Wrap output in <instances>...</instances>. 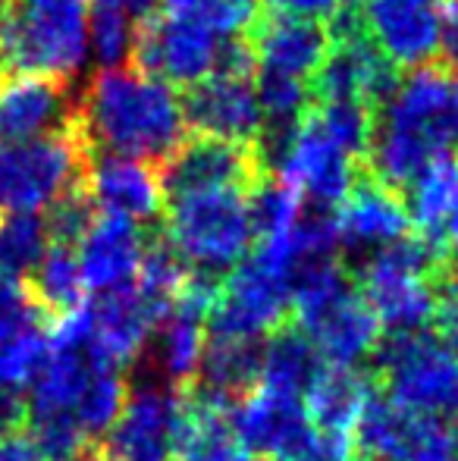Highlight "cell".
Masks as SVG:
<instances>
[{"label": "cell", "mask_w": 458, "mask_h": 461, "mask_svg": "<svg viewBox=\"0 0 458 461\" xmlns=\"http://www.w3.org/2000/svg\"><path fill=\"white\" fill-rule=\"evenodd\" d=\"M76 132L88 154L160 167L185 141L183 101L135 67L101 69L76 101Z\"/></svg>", "instance_id": "1"}, {"label": "cell", "mask_w": 458, "mask_h": 461, "mask_svg": "<svg viewBox=\"0 0 458 461\" xmlns=\"http://www.w3.org/2000/svg\"><path fill=\"white\" fill-rule=\"evenodd\" d=\"M458 139V86L436 67L409 69L380 101L373 120V176L386 188H409L430 160L449 154Z\"/></svg>", "instance_id": "2"}, {"label": "cell", "mask_w": 458, "mask_h": 461, "mask_svg": "<svg viewBox=\"0 0 458 461\" xmlns=\"http://www.w3.org/2000/svg\"><path fill=\"white\" fill-rule=\"evenodd\" d=\"M85 57V0H0V76L69 82Z\"/></svg>", "instance_id": "3"}, {"label": "cell", "mask_w": 458, "mask_h": 461, "mask_svg": "<svg viewBox=\"0 0 458 461\" xmlns=\"http://www.w3.org/2000/svg\"><path fill=\"white\" fill-rule=\"evenodd\" d=\"M292 311L295 327L337 367H358L383 339V327L339 261L295 270Z\"/></svg>", "instance_id": "4"}, {"label": "cell", "mask_w": 458, "mask_h": 461, "mask_svg": "<svg viewBox=\"0 0 458 461\" xmlns=\"http://www.w3.org/2000/svg\"><path fill=\"white\" fill-rule=\"evenodd\" d=\"M166 242L176 249L192 274L227 279L255 242L248 217V192L214 188V192L176 194L164 201Z\"/></svg>", "instance_id": "5"}, {"label": "cell", "mask_w": 458, "mask_h": 461, "mask_svg": "<svg viewBox=\"0 0 458 461\" xmlns=\"http://www.w3.org/2000/svg\"><path fill=\"white\" fill-rule=\"evenodd\" d=\"M371 380L392 405L458 424V355L430 330L386 333L371 355Z\"/></svg>", "instance_id": "6"}, {"label": "cell", "mask_w": 458, "mask_h": 461, "mask_svg": "<svg viewBox=\"0 0 458 461\" xmlns=\"http://www.w3.org/2000/svg\"><path fill=\"white\" fill-rule=\"evenodd\" d=\"M440 279V251L418 236L364 258L358 267V292L386 333H421L434 323Z\"/></svg>", "instance_id": "7"}, {"label": "cell", "mask_w": 458, "mask_h": 461, "mask_svg": "<svg viewBox=\"0 0 458 461\" xmlns=\"http://www.w3.org/2000/svg\"><path fill=\"white\" fill-rule=\"evenodd\" d=\"M88 148L76 126L29 141H0V217L50 211L82 188Z\"/></svg>", "instance_id": "8"}, {"label": "cell", "mask_w": 458, "mask_h": 461, "mask_svg": "<svg viewBox=\"0 0 458 461\" xmlns=\"http://www.w3.org/2000/svg\"><path fill=\"white\" fill-rule=\"evenodd\" d=\"M289 311H292V274L286 261L276 258V251L257 245L255 255L220 283L208 327L211 336L261 342V336H270L286 323Z\"/></svg>", "instance_id": "9"}, {"label": "cell", "mask_w": 458, "mask_h": 461, "mask_svg": "<svg viewBox=\"0 0 458 461\" xmlns=\"http://www.w3.org/2000/svg\"><path fill=\"white\" fill-rule=\"evenodd\" d=\"M355 164L358 160L343 145H337L314 110H308L305 120L283 139V145L267 160V173L292 188L308 207L327 211L343 204V198L358 183Z\"/></svg>", "instance_id": "10"}, {"label": "cell", "mask_w": 458, "mask_h": 461, "mask_svg": "<svg viewBox=\"0 0 458 461\" xmlns=\"http://www.w3.org/2000/svg\"><path fill=\"white\" fill-rule=\"evenodd\" d=\"M220 35L189 16H148L135 35L132 67L164 86L192 88L211 79L220 67Z\"/></svg>", "instance_id": "11"}, {"label": "cell", "mask_w": 458, "mask_h": 461, "mask_svg": "<svg viewBox=\"0 0 458 461\" xmlns=\"http://www.w3.org/2000/svg\"><path fill=\"white\" fill-rule=\"evenodd\" d=\"M352 449L361 461H458V424L405 411L373 393L352 433Z\"/></svg>", "instance_id": "12"}, {"label": "cell", "mask_w": 458, "mask_h": 461, "mask_svg": "<svg viewBox=\"0 0 458 461\" xmlns=\"http://www.w3.org/2000/svg\"><path fill=\"white\" fill-rule=\"evenodd\" d=\"M364 38L390 67L421 69L440 54L446 0H355Z\"/></svg>", "instance_id": "13"}, {"label": "cell", "mask_w": 458, "mask_h": 461, "mask_svg": "<svg viewBox=\"0 0 458 461\" xmlns=\"http://www.w3.org/2000/svg\"><path fill=\"white\" fill-rule=\"evenodd\" d=\"M164 201L176 194L214 192V188H242L251 192L264 176H270L257 145H238L220 139H185L164 164L157 167Z\"/></svg>", "instance_id": "14"}, {"label": "cell", "mask_w": 458, "mask_h": 461, "mask_svg": "<svg viewBox=\"0 0 458 461\" xmlns=\"http://www.w3.org/2000/svg\"><path fill=\"white\" fill-rule=\"evenodd\" d=\"M183 393L157 380H145L129 389L120 420L101 443L111 461H176Z\"/></svg>", "instance_id": "15"}, {"label": "cell", "mask_w": 458, "mask_h": 461, "mask_svg": "<svg viewBox=\"0 0 458 461\" xmlns=\"http://www.w3.org/2000/svg\"><path fill=\"white\" fill-rule=\"evenodd\" d=\"M183 113L204 139L257 145L264 132V110L257 101L255 73H214L211 79L185 88Z\"/></svg>", "instance_id": "16"}, {"label": "cell", "mask_w": 458, "mask_h": 461, "mask_svg": "<svg viewBox=\"0 0 458 461\" xmlns=\"http://www.w3.org/2000/svg\"><path fill=\"white\" fill-rule=\"evenodd\" d=\"M82 188L94 211L135 226H148L164 211V188H160L157 167L132 158L88 154Z\"/></svg>", "instance_id": "17"}, {"label": "cell", "mask_w": 458, "mask_h": 461, "mask_svg": "<svg viewBox=\"0 0 458 461\" xmlns=\"http://www.w3.org/2000/svg\"><path fill=\"white\" fill-rule=\"evenodd\" d=\"M251 50H255L257 73L283 76L311 86L314 76L320 73L327 54H330V32L311 19L292 16H267L257 19V25L248 35Z\"/></svg>", "instance_id": "18"}, {"label": "cell", "mask_w": 458, "mask_h": 461, "mask_svg": "<svg viewBox=\"0 0 458 461\" xmlns=\"http://www.w3.org/2000/svg\"><path fill=\"white\" fill-rule=\"evenodd\" d=\"M411 217L405 201L377 179L355 183L337 213L339 249L371 258L409 239Z\"/></svg>", "instance_id": "19"}, {"label": "cell", "mask_w": 458, "mask_h": 461, "mask_svg": "<svg viewBox=\"0 0 458 461\" xmlns=\"http://www.w3.org/2000/svg\"><path fill=\"white\" fill-rule=\"evenodd\" d=\"M76 97L60 79H13L0 88V141H29L69 132Z\"/></svg>", "instance_id": "20"}, {"label": "cell", "mask_w": 458, "mask_h": 461, "mask_svg": "<svg viewBox=\"0 0 458 461\" xmlns=\"http://www.w3.org/2000/svg\"><path fill=\"white\" fill-rule=\"evenodd\" d=\"M330 54L311 82V92L320 97V104L352 101L367 107V101H383L396 76L390 63L373 50V44L364 35L330 38Z\"/></svg>", "instance_id": "21"}, {"label": "cell", "mask_w": 458, "mask_h": 461, "mask_svg": "<svg viewBox=\"0 0 458 461\" xmlns=\"http://www.w3.org/2000/svg\"><path fill=\"white\" fill-rule=\"evenodd\" d=\"M145 242L148 236L135 223L113 217L94 220L88 236L76 245V258H79L85 289H94L98 295L129 289L139 279Z\"/></svg>", "instance_id": "22"}, {"label": "cell", "mask_w": 458, "mask_h": 461, "mask_svg": "<svg viewBox=\"0 0 458 461\" xmlns=\"http://www.w3.org/2000/svg\"><path fill=\"white\" fill-rule=\"evenodd\" d=\"M85 317L94 348L113 367L135 365L157 327V314L135 289L101 295L94 304H85Z\"/></svg>", "instance_id": "23"}, {"label": "cell", "mask_w": 458, "mask_h": 461, "mask_svg": "<svg viewBox=\"0 0 458 461\" xmlns=\"http://www.w3.org/2000/svg\"><path fill=\"white\" fill-rule=\"evenodd\" d=\"M176 461H248L232 427V405L192 386L183 393Z\"/></svg>", "instance_id": "24"}, {"label": "cell", "mask_w": 458, "mask_h": 461, "mask_svg": "<svg viewBox=\"0 0 458 461\" xmlns=\"http://www.w3.org/2000/svg\"><path fill=\"white\" fill-rule=\"evenodd\" d=\"M204 317L185 304H173L154 327V374L157 383L170 386L173 393H185L198 383V367L208 346Z\"/></svg>", "instance_id": "25"}, {"label": "cell", "mask_w": 458, "mask_h": 461, "mask_svg": "<svg viewBox=\"0 0 458 461\" xmlns=\"http://www.w3.org/2000/svg\"><path fill=\"white\" fill-rule=\"evenodd\" d=\"M371 395H373L371 374H364L358 367L324 365V370H320L318 380L311 383V389L305 395V411L314 420V427L352 439L358 418Z\"/></svg>", "instance_id": "26"}, {"label": "cell", "mask_w": 458, "mask_h": 461, "mask_svg": "<svg viewBox=\"0 0 458 461\" xmlns=\"http://www.w3.org/2000/svg\"><path fill=\"white\" fill-rule=\"evenodd\" d=\"M320 370H324V358L318 355L314 342L295 323H283L264 342L261 383L257 386L305 402L308 389L318 380Z\"/></svg>", "instance_id": "27"}, {"label": "cell", "mask_w": 458, "mask_h": 461, "mask_svg": "<svg viewBox=\"0 0 458 461\" xmlns=\"http://www.w3.org/2000/svg\"><path fill=\"white\" fill-rule=\"evenodd\" d=\"M261 355L264 346L255 339H223L211 336L204 346V358L198 367V389L214 399L236 405L242 395L261 383Z\"/></svg>", "instance_id": "28"}, {"label": "cell", "mask_w": 458, "mask_h": 461, "mask_svg": "<svg viewBox=\"0 0 458 461\" xmlns=\"http://www.w3.org/2000/svg\"><path fill=\"white\" fill-rule=\"evenodd\" d=\"M29 292L50 327L85 308V279H82L76 249L50 242L48 255L29 276Z\"/></svg>", "instance_id": "29"}, {"label": "cell", "mask_w": 458, "mask_h": 461, "mask_svg": "<svg viewBox=\"0 0 458 461\" xmlns=\"http://www.w3.org/2000/svg\"><path fill=\"white\" fill-rule=\"evenodd\" d=\"M405 192H409L405 207H409L411 223L421 230L424 242H430L436 249L440 230L458 198V158L455 154H443V158L430 160Z\"/></svg>", "instance_id": "30"}, {"label": "cell", "mask_w": 458, "mask_h": 461, "mask_svg": "<svg viewBox=\"0 0 458 461\" xmlns=\"http://www.w3.org/2000/svg\"><path fill=\"white\" fill-rule=\"evenodd\" d=\"M50 249V232L38 213L0 217V279L25 283Z\"/></svg>", "instance_id": "31"}, {"label": "cell", "mask_w": 458, "mask_h": 461, "mask_svg": "<svg viewBox=\"0 0 458 461\" xmlns=\"http://www.w3.org/2000/svg\"><path fill=\"white\" fill-rule=\"evenodd\" d=\"M145 23V19H141ZM132 16L116 10H104V6H92V19H88V48L94 50L104 69L116 67H132L135 54V35H139V25Z\"/></svg>", "instance_id": "32"}, {"label": "cell", "mask_w": 458, "mask_h": 461, "mask_svg": "<svg viewBox=\"0 0 458 461\" xmlns=\"http://www.w3.org/2000/svg\"><path fill=\"white\" fill-rule=\"evenodd\" d=\"M48 348L50 336L44 327L31 330L13 342H4L0 346V389H13V393L31 389L35 376L41 374L44 361H48Z\"/></svg>", "instance_id": "33"}, {"label": "cell", "mask_w": 458, "mask_h": 461, "mask_svg": "<svg viewBox=\"0 0 458 461\" xmlns=\"http://www.w3.org/2000/svg\"><path fill=\"white\" fill-rule=\"evenodd\" d=\"M314 116H318L320 126L330 132V139L337 141V145H343L355 160L364 158L367 145H371V132H373V120L364 104L327 101L314 107Z\"/></svg>", "instance_id": "34"}, {"label": "cell", "mask_w": 458, "mask_h": 461, "mask_svg": "<svg viewBox=\"0 0 458 461\" xmlns=\"http://www.w3.org/2000/svg\"><path fill=\"white\" fill-rule=\"evenodd\" d=\"M94 204L88 201L85 188H76L69 192L63 201H57L54 207L48 211L44 223H48V232H50V242L54 245H67V249H76L82 239L88 236V230L94 226Z\"/></svg>", "instance_id": "35"}, {"label": "cell", "mask_w": 458, "mask_h": 461, "mask_svg": "<svg viewBox=\"0 0 458 461\" xmlns=\"http://www.w3.org/2000/svg\"><path fill=\"white\" fill-rule=\"evenodd\" d=\"M44 321H48V317H44L41 308L35 304L29 285L0 279V346L31 333V330H38Z\"/></svg>", "instance_id": "36"}, {"label": "cell", "mask_w": 458, "mask_h": 461, "mask_svg": "<svg viewBox=\"0 0 458 461\" xmlns=\"http://www.w3.org/2000/svg\"><path fill=\"white\" fill-rule=\"evenodd\" d=\"M436 339L458 355V276H443L436 285V308H434Z\"/></svg>", "instance_id": "37"}, {"label": "cell", "mask_w": 458, "mask_h": 461, "mask_svg": "<svg viewBox=\"0 0 458 461\" xmlns=\"http://www.w3.org/2000/svg\"><path fill=\"white\" fill-rule=\"evenodd\" d=\"M270 13L276 16H292V19H311V23H324V19H337L352 0H264Z\"/></svg>", "instance_id": "38"}, {"label": "cell", "mask_w": 458, "mask_h": 461, "mask_svg": "<svg viewBox=\"0 0 458 461\" xmlns=\"http://www.w3.org/2000/svg\"><path fill=\"white\" fill-rule=\"evenodd\" d=\"M436 251H440V258H443V276H458V198L440 230Z\"/></svg>", "instance_id": "39"}, {"label": "cell", "mask_w": 458, "mask_h": 461, "mask_svg": "<svg viewBox=\"0 0 458 461\" xmlns=\"http://www.w3.org/2000/svg\"><path fill=\"white\" fill-rule=\"evenodd\" d=\"M0 461H48L25 430L0 437Z\"/></svg>", "instance_id": "40"}, {"label": "cell", "mask_w": 458, "mask_h": 461, "mask_svg": "<svg viewBox=\"0 0 458 461\" xmlns=\"http://www.w3.org/2000/svg\"><path fill=\"white\" fill-rule=\"evenodd\" d=\"M440 50L449 57V63L458 67V0H446V10H443Z\"/></svg>", "instance_id": "41"}, {"label": "cell", "mask_w": 458, "mask_h": 461, "mask_svg": "<svg viewBox=\"0 0 458 461\" xmlns=\"http://www.w3.org/2000/svg\"><path fill=\"white\" fill-rule=\"evenodd\" d=\"M154 4H157V0H94V6H104V10H116V13H126V16H132L135 23H141V19L154 16Z\"/></svg>", "instance_id": "42"}, {"label": "cell", "mask_w": 458, "mask_h": 461, "mask_svg": "<svg viewBox=\"0 0 458 461\" xmlns=\"http://www.w3.org/2000/svg\"><path fill=\"white\" fill-rule=\"evenodd\" d=\"M214 4L217 0H164L170 16H189V19H198V23H202L204 13H208Z\"/></svg>", "instance_id": "43"}, {"label": "cell", "mask_w": 458, "mask_h": 461, "mask_svg": "<svg viewBox=\"0 0 458 461\" xmlns=\"http://www.w3.org/2000/svg\"><path fill=\"white\" fill-rule=\"evenodd\" d=\"M88 461H111V458H107L104 452H101V446H98V449H94L92 456H88Z\"/></svg>", "instance_id": "44"}, {"label": "cell", "mask_w": 458, "mask_h": 461, "mask_svg": "<svg viewBox=\"0 0 458 461\" xmlns=\"http://www.w3.org/2000/svg\"><path fill=\"white\" fill-rule=\"evenodd\" d=\"M358 461H361V458H358Z\"/></svg>", "instance_id": "45"}]
</instances>
